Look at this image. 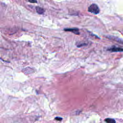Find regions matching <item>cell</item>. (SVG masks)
Instances as JSON below:
<instances>
[{
  "label": "cell",
  "instance_id": "4",
  "mask_svg": "<svg viewBox=\"0 0 123 123\" xmlns=\"http://www.w3.org/2000/svg\"><path fill=\"white\" fill-rule=\"evenodd\" d=\"M36 10L38 13L40 14H43L45 12V10L43 8H41L40 7H36Z\"/></svg>",
  "mask_w": 123,
  "mask_h": 123
},
{
  "label": "cell",
  "instance_id": "6",
  "mask_svg": "<svg viewBox=\"0 0 123 123\" xmlns=\"http://www.w3.org/2000/svg\"><path fill=\"white\" fill-rule=\"evenodd\" d=\"M55 119L57 121H61V120H62V118L61 117H56Z\"/></svg>",
  "mask_w": 123,
  "mask_h": 123
},
{
  "label": "cell",
  "instance_id": "3",
  "mask_svg": "<svg viewBox=\"0 0 123 123\" xmlns=\"http://www.w3.org/2000/svg\"><path fill=\"white\" fill-rule=\"evenodd\" d=\"M64 30L65 31H68L73 33L75 35H79L80 33L79 32V30L78 28H65L64 29Z\"/></svg>",
  "mask_w": 123,
  "mask_h": 123
},
{
  "label": "cell",
  "instance_id": "7",
  "mask_svg": "<svg viewBox=\"0 0 123 123\" xmlns=\"http://www.w3.org/2000/svg\"><path fill=\"white\" fill-rule=\"evenodd\" d=\"M28 1H29L30 2L33 3H37V0H29Z\"/></svg>",
  "mask_w": 123,
  "mask_h": 123
},
{
  "label": "cell",
  "instance_id": "1",
  "mask_svg": "<svg viewBox=\"0 0 123 123\" xmlns=\"http://www.w3.org/2000/svg\"><path fill=\"white\" fill-rule=\"evenodd\" d=\"M88 11L89 12L95 14H97L99 12V9L98 6L96 4H92L90 5L88 8Z\"/></svg>",
  "mask_w": 123,
  "mask_h": 123
},
{
  "label": "cell",
  "instance_id": "2",
  "mask_svg": "<svg viewBox=\"0 0 123 123\" xmlns=\"http://www.w3.org/2000/svg\"><path fill=\"white\" fill-rule=\"evenodd\" d=\"M108 50L110 51L111 52H121V51H123V49L121 47L112 46L110 48L108 49Z\"/></svg>",
  "mask_w": 123,
  "mask_h": 123
},
{
  "label": "cell",
  "instance_id": "5",
  "mask_svg": "<svg viewBox=\"0 0 123 123\" xmlns=\"http://www.w3.org/2000/svg\"><path fill=\"white\" fill-rule=\"evenodd\" d=\"M105 121L106 123H116L115 120L112 118H106L105 119Z\"/></svg>",
  "mask_w": 123,
  "mask_h": 123
}]
</instances>
